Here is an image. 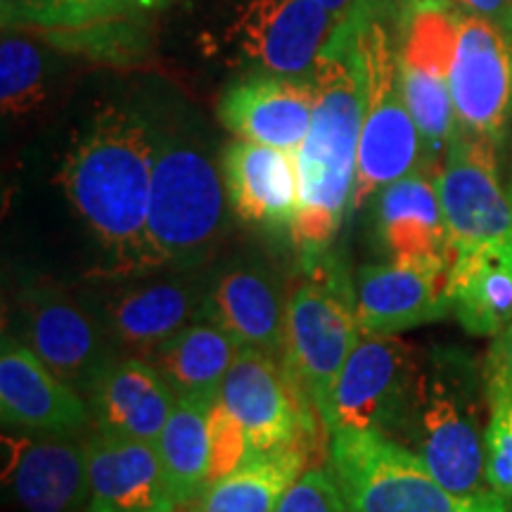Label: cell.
Here are the masks:
<instances>
[{
  "label": "cell",
  "instance_id": "cell-30",
  "mask_svg": "<svg viewBox=\"0 0 512 512\" xmlns=\"http://www.w3.org/2000/svg\"><path fill=\"white\" fill-rule=\"evenodd\" d=\"M486 380V484L512 498V370L496 351L484 361Z\"/></svg>",
  "mask_w": 512,
  "mask_h": 512
},
{
  "label": "cell",
  "instance_id": "cell-21",
  "mask_svg": "<svg viewBox=\"0 0 512 512\" xmlns=\"http://www.w3.org/2000/svg\"><path fill=\"white\" fill-rule=\"evenodd\" d=\"M313 105V79L256 72L226 88L216 114L235 138L299 152L309 133Z\"/></svg>",
  "mask_w": 512,
  "mask_h": 512
},
{
  "label": "cell",
  "instance_id": "cell-24",
  "mask_svg": "<svg viewBox=\"0 0 512 512\" xmlns=\"http://www.w3.org/2000/svg\"><path fill=\"white\" fill-rule=\"evenodd\" d=\"M375 238L387 259L451 266V242L437 174L415 169L375 197Z\"/></svg>",
  "mask_w": 512,
  "mask_h": 512
},
{
  "label": "cell",
  "instance_id": "cell-2",
  "mask_svg": "<svg viewBox=\"0 0 512 512\" xmlns=\"http://www.w3.org/2000/svg\"><path fill=\"white\" fill-rule=\"evenodd\" d=\"M159 131L131 105L95 114L64 157V197L105 249L98 278L140 271Z\"/></svg>",
  "mask_w": 512,
  "mask_h": 512
},
{
  "label": "cell",
  "instance_id": "cell-9",
  "mask_svg": "<svg viewBox=\"0 0 512 512\" xmlns=\"http://www.w3.org/2000/svg\"><path fill=\"white\" fill-rule=\"evenodd\" d=\"M209 266L159 268L100 278L88 299L119 354L150 358L169 337L202 318Z\"/></svg>",
  "mask_w": 512,
  "mask_h": 512
},
{
  "label": "cell",
  "instance_id": "cell-20",
  "mask_svg": "<svg viewBox=\"0 0 512 512\" xmlns=\"http://www.w3.org/2000/svg\"><path fill=\"white\" fill-rule=\"evenodd\" d=\"M86 512H174L178 508L152 441L91 432L86 439Z\"/></svg>",
  "mask_w": 512,
  "mask_h": 512
},
{
  "label": "cell",
  "instance_id": "cell-31",
  "mask_svg": "<svg viewBox=\"0 0 512 512\" xmlns=\"http://www.w3.org/2000/svg\"><path fill=\"white\" fill-rule=\"evenodd\" d=\"M46 98L43 57L34 43L5 36L0 43V102L3 114L22 117Z\"/></svg>",
  "mask_w": 512,
  "mask_h": 512
},
{
  "label": "cell",
  "instance_id": "cell-13",
  "mask_svg": "<svg viewBox=\"0 0 512 512\" xmlns=\"http://www.w3.org/2000/svg\"><path fill=\"white\" fill-rule=\"evenodd\" d=\"M221 403L240 422L249 448L271 451L290 444H309L323 420L297 392L283 361L254 347H242L221 387Z\"/></svg>",
  "mask_w": 512,
  "mask_h": 512
},
{
  "label": "cell",
  "instance_id": "cell-39",
  "mask_svg": "<svg viewBox=\"0 0 512 512\" xmlns=\"http://www.w3.org/2000/svg\"><path fill=\"white\" fill-rule=\"evenodd\" d=\"M494 512H510V505H505V508H498V510H494Z\"/></svg>",
  "mask_w": 512,
  "mask_h": 512
},
{
  "label": "cell",
  "instance_id": "cell-7",
  "mask_svg": "<svg viewBox=\"0 0 512 512\" xmlns=\"http://www.w3.org/2000/svg\"><path fill=\"white\" fill-rule=\"evenodd\" d=\"M328 444V470L351 512H494L510 505L496 491L451 494L418 453L382 432L337 430Z\"/></svg>",
  "mask_w": 512,
  "mask_h": 512
},
{
  "label": "cell",
  "instance_id": "cell-37",
  "mask_svg": "<svg viewBox=\"0 0 512 512\" xmlns=\"http://www.w3.org/2000/svg\"><path fill=\"white\" fill-rule=\"evenodd\" d=\"M140 10H152V8H162V5L169 3V0H138Z\"/></svg>",
  "mask_w": 512,
  "mask_h": 512
},
{
  "label": "cell",
  "instance_id": "cell-27",
  "mask_svg": "<svg viewBox=\"0 0 512 512\" xmlns=\"http://www.w3.org/2000/svg\"><path fill=\"white\" fill-rule=\"evenodd\" d=\"M240 349L242 344L226 330L207 320H195L166 339L145 361L164 375L176 396L219 401L223 380Z\"/></svg>",
  "mask_w": 512,
  "mask_h": 512
},
{
  "label": "cell",
  "instance_id": "cell-17",
  "mask_svg": "<svg viewBox=\"0 0 512 512\" xmlns=\"http://www.w3.org/2000/svg\"><path fill=\"white\" fill-rule=\"evenodd\" d=\"M0 418L12 432L81 437L91 427V408L86 396L64 384L15 332H3Z\"/></svg>",
  "mask_w": 512,
  "mask_h": 512
},
{
  "label": "cell",
  "instance_id": "cell-15",
  "mask_svg": "<svg viewBox=\"0 0 512 512\" xmlns=\"http://www.w3.org/2000/svg\"><path fill=\"white\" fill-rule=\"evenodd\" d=\"M337 27L320 0H245L233 41L259 72L311 79Z\"/></svg>",
  "mask_w": 512,
  "mask_h": 512
},
{
  "label": "cell",
  "instance_id": "cell-18",
  "mask_svg": "<svg viewBox=\"0 0 512 512\" xmlns=\"http://www.w3.org/2000/svg\"><path fill=\"white\" fill-rule=\"evenodd\" d=\"M448 271L444 264L396 259L358 268L354 304L361 335H399L453 316Z\"/></svg>",
  "mask_w": 512,
  "mask_h": 512
},
{
  "label": "cell",
  "instance_id": "cell-33",
  "mask_svg": "<svg viewBox=\"0 0 512 512\" xmlns=\"http://www.w3.org/2000/svg\"><path fill=\"white\" fill-rule=\"evenodd\" d=\"M273 512H351L323 465L309 467Z\"/></svg>",
  "mask_w": 512,
  "mask_h": 512
},
{
  "label": "cell",
  "instance_id": "cell-8",
  "mask_svg": "<svg viewBox=\"0 0 512 512\" xmlns=\"http://www.w3.org/2000/svg\"><path fill=\"white\" fill-rule=\"evenodd\" d=\"M458 19L451 0H406L396 41L403 95L422 138V169L434 174L458 131L451 95Z\"/></svg>",
  "mask_w": 512,
  "mask_h": 512
},
{
  "label": "cell",
  "instance_id": "cell-11",
  "mask_svg": "<svg viewBox=\"0 0 512 512\" xmlns=\"http://www.w3.org/2000/svg\"><path fill=\"white\" fill-rule=\"evenodd\" d=\"M453 256L512 247V197L498 174V145L456 131L437 171Z\"/></svg>",
  "mask_w": 512,
  "mask_h": 512
},
{
  "label": "cell",
  "instance_id": "cell-36",
  "mask_svg": "<svg viewBox=\"0 0 512 512\" xmlns=\"http://www.w3.org/2000/svg\"><path fill=\"white\" fill-rule=\"evenodd\" d=\"M491 351H496V354L501 356L503 361L510 366V370H512V325H510L508 330L503 332V335L494 337V344H491Z\"/></svg>",
  "mask_w": 512,
  "mask_h": 512
},
{
  "label": "cell",
  "instance_id": "cell-22",
  "mask_svg": "<svg viewBox=\"0 0 512 512\" xmlns=\"http://www.w3.org/2000/svg\"><path fill=\"white\" fill-rule=\"evenodd\" d=\"M230 211L247 226L292 230L299 209L297 152L233 140L221 157Z\"/></svg>",
  "mask_w": 512,
  "mask_h": 512
},
{
  "label": "cell",
  "instance_id": "cell-38",
  "mask_svg": "<svg viewBox=\"0 0 512 512\" xmlns=\"http://www.w3.org/2000/svg\"><path fill=\"white\" fill-rule=\"evenodd\" d=\"M508 192H510V197H512V171H510V181H508Z\"/></svg>",
  "mask_w": 512,
  "mask_h": 512
},
{
  "label": "cell",
  "instance_id": "cell-26",
  "mask_svg": "<svg viewBox=\"0 0 512 512\" xmlns=\"http://www.w3.org/2000/svg\"><path fill=\"white\" fill-rule=\"evenodd\" d=\"M451 313L475 337H498L512 325V247L453 256Z\"/></svg>",
  "mask_w": 512,
  "mask_h": 512
},
{
  "label": "cell",
  "instance_id": "cell-28",
  "mask_svg": "<svg viewBox=\"0 0 512 512\" xmlns=\"http://www.w3.org/2000/svg\"><path fill=\"white\" fill-rule=\"evenodd\" d=\"M214 403L178 396L169 422L157 439L178 508L195 503L209 484V415Z\"/></svg>",
  "mask_w": 512,
  "mask_h": 512
},
{
  "label": "cell",
  "instance_id": "cell-4",
  "mask_svg": "<svg viewBox=\"0 0 512 512\" xmlns=\"http://www.w3.org/2000/svg\"><path fill=\"white\" fill-rule=\"evenodd\" d=\"M484 366L456 349H434L425 363L406 444L437 482L460 498L489 494L486 484Z\"/></svg>",
  "mask_w": 512,
  "mask_h": 512
},
{
  "label": "cell",
  "instance_id": "cell-34",
  "mask_svg": "<svg viewBox=\"0 0 512 512\" xmlns=\"http://www.w3.org/2000/svg\"><path fill=\"white\" fill-rule=\"evenodd\" d=\"M470 15L489 19L512 38V0H456Z\"/></svg>",
  "mask_w": 512,
  "mask_h": 512
},
{
  "label": "cell",
  "instance_id": "cell-3",
  "mask_svg": "<svg viewBox=\"0 0 512 512\" xmlns=\"http://www.w3.org/2000/svg\"><path fill=\"white\" fill-rule=\"evenodd\" d=\"M228 214L226 183L209 152L159 133L138 273L209 266L228 233Z\"/></svg>",
  "mask_w": 512,
  "mask_h": 512
},
{
  "label": "cell",
  "instance_id": "cell-10",
  "mask_svg": "<svg viewBox=\"0 0 512 512\" xmlns=\"http://www.w3.org/2000/svg\"><path fill=\"white\" fill-rule=\"evenodd\" d=\"M422 373L425 363L399 335H361L337 380L332 432L373 430L403 441Z\"/></svg>",
  "mask_w": 512,
  "mask_h": 512
},
{
  "label": "cell",
  "instance_id": "cell-5",
  "mask_svg": "<svg viewBox=\"0 0 512 512\" xmlns=\"http://www.w3.org/2000/svg\"><path fill=\"white\" fill-rule=\"evenodd\" d=\"M387 0H356V27L363 69V124L358 143L354 211L377 192L422 166V138L403 95L399 43L387 24Z\"/></svg>",
  "mask_w": 512,
  "mask_h": 512
},
{
  "label": "cell",
  "instance_id": "cell-23",
  "mask_svg": "<svg viewBox=\"0 0 512 512\" xmlns=\"http://www.w3.org/2000/svg\"><path fill=\"white\" fill-rule=\"evenodd\" d=\"M164 375L140 356L117 354L100 370L86 401L95 432L121 434L157 444L176 406Z\"/></svg>",
  "mask_w": 512,
  "mask_h": 512
},
{
  "label": "cell",
  "instance_id": "cell-16",
  "mask_svg": "<svg viewBox=\"0 0 512 512\" xmlns=\"http://www.w3.org/2000/svg\"><path fill=\"white\" fill-rule=\"evenodd\" d=\"M287 302L290 294L271 266L252 256H235L211 264L200 320L226 330L242 347L283 358Z\"/></svg>",
  "mask_w": 512,
  "mask_h": 512
},
{
  "label": "cell",
  "instance_id": "cell-29",
  "mask_svg": "<svg viewBox=\"0 0 512 512\" xmlns=\"http://www.w3.org/2000/svg\"><path fill=\"white\" fill-rule=\"evenodd\" d=\"M140 10L138 0H0L5 29L83 31Z\"/></svg>",
  "mask_w": 512,
  "mask_h": 512
},
{
  "label": "cell",
  "instance_id": "cell-19",
  "mask_svg": "<svg viewBox=\"0 0 512 512\" xmlns=\"http://www.w3.org/2000/svg\"><path fill=\"white\" fill-rule=\"evenodd\" d=\"M3 475L22 512H86V441L22 434L3 439Z\"/></svg>",
  "mask_w": 512,
  "mask_h": 512
},
{
  "label": "cell",
  "instance_id": "cell-35",
  "mask_svg": "<svg viewBox=\"0 0 512 512\" xmlns=\"http://www.w3.org/2000/svg\"><path fill=\"white\" fill-rule=\"evenodd\" d=\"M320 3L328 8L332 17L337 19L339 24H344L351 17V12L356 8V0H320Z\"/></svg>",
  "mask_w": 512,
  "mask_h": 512
},
{
  "label": "cell",
  "instance_id": "cell-6",
  "mask_svg": "<svg viewBox=\"0 0 512 512\" xmlns=\"http://www.w3.org/2000/svg\"><path fill=\"white\" fill-rule=\"evenodd\" d=\"M361 339L356 318L354 280L337 259L306 268V278L287 302L283 366L297 392L316 408L328 439L332 399L344 363Z\"/></svg>",
  "mask_w": 512,
  "mask_h": 512
},
{
  "label": "cell",
  "instance_id": "cell-12",
  "mask_svg": "<svg viewBox=\"0 0 512 512\" xmlns=\"http://www.w3.org/2000/svg\"><path fill=\"white\" fill-rule=\"evenodd\" d=\"M22 339L64 384L83 396L119 354L86 297L55 285H34L17 304Z\"/></svg>",
  "mask_w": 512,
  "mask_h": 512
},
{
  "label": "cell",
  "instance_id": "cell-1",
  "mask_svg": "<svg viewBox=\"0 0 512 512\" xmlns=\"http://www.w3.org/2000/svg\"><path fill=\"white\" fill-rule=\"evenodd\" d=\"M311 79L316 105L297 152L299 209L290 230L306 268L335 256L344 223L354 214L363 69L351 19L330 36Z\"/></svg>",
  "mask_w": 512,
  "mask_h": 512
},
{
  "label": "cell",
  "instance_id": "cell-14",
  "mask_svg": "<svg viewBox=\"0 0 512 512\" xmlns=\"http://www.w3.org/2000/svg\"><path fill=\"white\" fill-rule=\"evenodd\" d=\"M451 95L458 131L501 147L512 119V38L470 12L458 19Z\"/></svg>",
  "mask_w": 512,
  "mask_h": 512
},
{
  "label": "cell",
  "instance_id": "cell-32",
  "mask_svg": "<svg viewBox=\"0 0 512 512\" xmlns=\"http://www.w3.org/2000/svg\"><path fill=\"white\" fill-rule=\"evenodd\" d=\"M249 453L245 430L219 399L209 415V484L235 470Z\"/></svg>",
  "mask_w": 512,
  "mask_h": 512
},
{
  "label": "cell",
  "instance_id": "cell-25",
  "mask_svg": "<svg viewBox=\"0 0 512 512\" xmlns=\"http://www.w3.org/2000/svg\"><path fill=\"white\" fill-rule=\"evenodd\" d=\"M309 470V444L256 451L242 463L211 482L192 512H273L287 491Z\"/></svg>",
  "mask_w": 512,
  "mask_h": 512
}]
</instances>
